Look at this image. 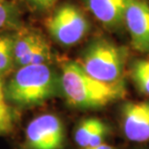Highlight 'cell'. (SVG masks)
I'll return each mask as SVG.
<instances>
[{"mask_svg": "<svg viewBox=\"0 0 149 149\" xmlns=\"http://www.w3.org/2000/svg\"><path fill=\"white\" fill-rule=\"evenodd\" d=\"M64 143V125L57 115L52 113L38 115L26 127V149H62Z\"/></svg>", "mask_w": 149, "mask_h": 149, "instance_id": "6", "label": "cell"}, {"mask_svg": "<svg viewBox=\"0 0 149 149\" xmlns=\"http://www.w3.org/2000/svg\"><path fill=\"white\" fill-rule=\"evenodd\" d=\"M122 129L131 141H149V102H130L122 108Z\"/></svg>", "mask_w": 149, "mask_h": 149, "instance_id": "8", "label": "cell"}, {"mask_svg": "<svg viewBox=\"0 0 149 149\" xmlns=\"http://www.w3.org/2000/svg\"><path fill=\"white\" fill-rule=\"evenodd\" d=\"M7 102L4 92V84L0 79V135L10 132L14 124L13 112Z\"/></svg>", "mask_w": 149, "mask_h": 149, "instance_id": "14", "label": "cell"}, {"mask_svg": "<svg viewBox=\"0 0 149 149\" xmlns=\"http://www.w3.org/2000/svg\"><path fill=\"white\" fill-rule=\"evenodd\" d=\"M26 6L35 12H46L52 9L58 0H22Z\"/></svg>", "mask_w": 149, "mask_h": 149, "instance_id": "15", "label": "cell"}, {"mask_svg": "<svg viewBox=\"0 0 149 149\" xmlns=\"http://www.w3.org/2000/svg\"><path fill=\"white\" fill-rule=\"evenodd\" d=\"M84 7L103 26L118 30L124 25L128 0H80Z\"/></svg>", "mask_w": 149, "mask_h": 149, "instance_id": "9", "label": "cell"}, {"mask_svg": "<svg viewBox=\"0 0 149 149\" xmlns=\"http://www.w3.org/2000/svg\"><path fill=\"white\" fill-rule=\"evenodd\" d=\"M47 33L59 46L70 47L80 43L90 30L85 13L74 3L56 7L46 20Z\"/></svg>", "mask_w": 149, "mask_h": 149, "instance_id": "4", "label": "cell"}, {"mask_svg": "<svg viewBox=\"0 0 149 149\" xmlns=\"http://www.w3.org/2000/svg\"><path fill=\"white\" fill-rule=\"evenodd\" d=\"M20 26V12L16 3L8 0L0 3V31L17 30Z\"/></svg>", "mask_w": 149, "mask_h": 149, "instance_id": "11", "label": "cell"}, {"mask_svg": "<svg viewBox=\"0 0 149 149\" xmlns=\"http://www.w3.org/2000/svg\"><path fill=\"white\" fill-rule=\"evenodd\" d=\"M94 149H114L112 146L109 144H106V143H102L100 145H98L97 147H94Z\"/></svg>", "mask_w": 149, "mask_h": 149, "instance_id": "16", "label": "cell"}, {"mask_svg": "<svg viewBox=\"0 0 149 149\" xmlns=\"http://www.w3.org/2000/svg\"><path fill=\"white\" fill-rule=\"evenodd\" d=\"M3 1H5V0H0V3H2Z\"/></svg>", "mask_w": 149, "mask_h": 149, "instance_id": "18", "label": "cell"}, {"mask_svg": "<svg viewBox=\"0 0 149 149\" xmlns=\"http://www.w3.org/2000/svg\"><path fill=\"white\" fill-rule=\"evenodd\" d=\"M131 74L139 91L149 96V58L135 61L131 70Z\"/></svg>", "mask_w": 149, "mask_h": 149, "instance_id": "13", "label": "cell"}, {"mask_svg": "<svg viewBox=\"0 0 149 149\" xmlns=\"http://www.w3.org/2000/svg\"><path fill=\"white\" fill-rule=\"evenodd\" d=\"M124 26L131 43L139 52H149V3L147 0H128Z\"/></svg>", "mask_w": 149, "mask_h": 149, "instance_id": "7", "label": "cell"}, {"mask_svg": "<svg viewBox=\"0 0 149 149\" xmlns=\"http://www.w3.org/2000/svg\"><path fill=\"white\" fill-rule=\"evenodd\" d=\"M128 52L107 38H95L82 50L79 63L89 76L107 83L121 80Z\"/></svg>", "mask_w": 149, "mask_h": 149, "instance_id": "3", "label": "cell"}, {"mask_svg": "<svg viewBox=\"0 0 149 149\" xmlns=\"http://www.w3.org/2000/svg\"><path fill=\"white\" fill-rule=\"evenodd\" d=\"M14 64L17 68L50 64L53 53L46 36L33 27L20 26L14 31Z\"/></svg>", "mask_w": 149, "mask_h": 149, "instance_id": "5", "label": "cell"}, {"mask_svg": "<svg viewBox=\"0 0 149 149\" xmlns=\"http://www.w3.org/2000/svg\"><path fill=\"white\" fill-rule=\"evenodd\" d=\"M14 31H0V79L15 67L14 64Z\"/></svg>", "mask_w": 149, "mask_h": 149, "instance_id": "10", "label": "cell"}, {"mask_svg": "<svg viewBox=\"0 0 149 149\" xmlns=\"http://www.w3.org/2000/svg\"><path fill=\"white\" fill-rule=\"evenodd\" d=\"M84 149H94V148H90V147H87V148H84Z\"/></svg>", "mask_w": 149, "mask_h": 149, "instance_id": "17", "label": "cell"}, {"mask_svg": "<svg viewBox=\"0 0 149 149\" xmlns=\"http://www.w3.org/2000/svg\"><path fill=\"white\" fill-rule=\"evenodd\" d=\"M60 90V74L50 64H33L17 68L4 85L7 101L28 108L52 99Z\"/></svg>", "mask_w": 149, "mask_h": 149, "instance_id": "2", "label": "cell"}, {"mask_svg": "<svg viewBox=\"0 0 149 149\" xmlns=\"http://www.w3.org/2000/svg\"><path fill=\"white\" fill-rule=\"evenodd\" d=\"M60 90L68 105L76 109H99L121 99L125 85L121 80L107 83L95 79L77 62L67 61L60 74Z\"/></svg>", "mask_w": 149, "mask_h": 149, "instance_id": "1", "label": "cell"}, {"mask_svg": "<svg viewBox=\"0 0 149 149\" xmlns=\"http://www.w3.org/2000/svg\"><path fill=\"white\" fill-rule=\"evenodd\" d=\"M103 123L102 120L94 117L85 118L80 121L74 130V138L76 143L82 148H87L92 136Z\"/></svg>", "mask_w": 149, "mask_h": 149, "instance_id": "12", "label": "cell"}]
</instances>
